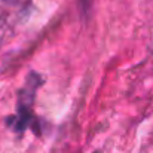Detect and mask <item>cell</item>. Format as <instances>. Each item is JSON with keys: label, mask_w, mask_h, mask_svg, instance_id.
I'll return each mask as SVG.
<instances>
[{"label": "cell", "mask_w": 153, "mask_h": 153, "mask_svg": "<svg viewBox=\"0 0 153 153\" xmlns=\"http://www.w3.org/2000/svg\"><path fill=\"white\" fill-rule=\"evenodd\" d=\"M150 51H152V53H153V43L150 45Z\"/></svg>", "instance_id": "obj_3"}, {"label": "cell", "mask_w": 153, "mask_h": 153, "mask_svg": "<svg viewBox=\"0 0 153 153\" xmlns=\"http://www.w3.org/2000/svg\"><path fill=\"white\" fill-rule=\"evenodd\" d=\"M40 85V77L36 73H31L27 77V83L21 92L19 97V102H18V113L16 116L12 119V128L18 132L27 129L30 126V123L33 122V114H31V104L34 101V94L36 89Z\"/></svg>", "instance_id": "obj_1"}, {"label": "cell", "mask_w": 153, "mask_h": 153, "mask_svg": "<svg viewBox=\"0 0 153 153\" xmlns=\"http://www.w3.org/2000/svg\"><path fill=\"white\" fill-rule=\"evenodd\" d=\"M4 1H7V3H15L16 0H4Z\"/></svg>", "instance_id": "obj_2"}]
</instances>
